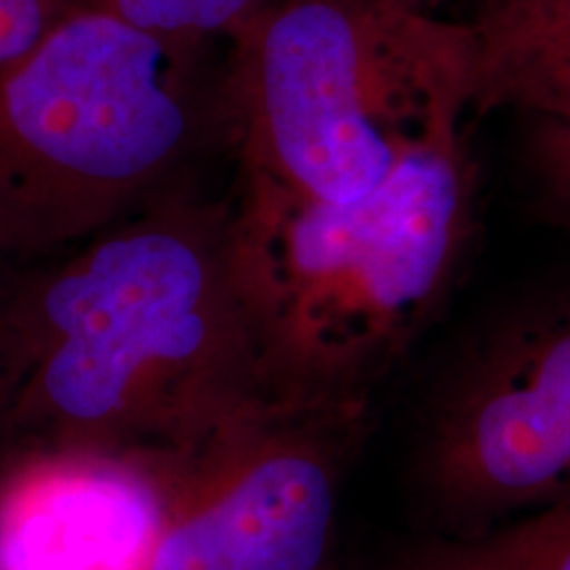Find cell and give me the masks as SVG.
<instances>
[{
    "mask_svg": "<svg viewBox=\"0 0 570 570\" xmlns=\"http://www.w3.org/2000/svg\"><path fill=\"white\" fill-rule=\"evenodd\" d=\"M140 30L188 46L230 40L273 0H88Z\"/></svg>",
    "mask_w": 570,
    "mask_h": 570,
    "instance_id": "10",
    "label": "cell"
},
{
    "mask_svg": "<svg viewBox=\"0 0 570 570\" xmlns=\"http://www.w3.org/2000/svg\"><path fill=\"white\" fill-rule=\"evenodd\" d=\"M420 529L468 537L570 497V298L504 320L449 367L410 458Z\"/></svg>",
    "mask_w": 570,
    "mask_h": 570,
    "instance_id": "6",
    "label": "cell"
},
{
    "mask_svg": "<svg viewBox=\"0 0 570 570\" xmlns=\"http://www.w3.org/2000/svg\"><path fill=\"white\" fill-rule=\"evenodd\" d=\"M537 130L539 164L554 198L570 214V119H531Z\"/></svg>",
    "mask_w": 570,
    "mask_h": 570,
    "instance_id": "12",
    "label": "cell"
},
{
    "mask_svg": "<svg viewBox=\"0 0 570 570\" xmlns=\"http://www.w3.org/2000/svg\"><path fill=\"white\" fill-rule=\"evenodd\" d=\"M465 27L473 111L570 119V0H481Z\"/></svg>",
    "mask_w": 570,
    "mask_h": 570,
    "instance_id": "8",
    "label": "cell"
},
{
    "mask_svg": "<svg viewBox=\"0 0 570 570\" xmlns=\"http://www.w3.org/2000/svg\"><path fill=\"white\" fill-rule=\"evenodd\" d=\"M367 3L377 6H391V9H404V11H420V13H433L436 6L444 0H367Z\"/></svg>",
    "mask_w": 570,
    "mask_h": 570,
    "instance_id": "13",
    "label": "cell"
},
{
    "mask_svg": "<svg viewBox=\"0 0 570 570\" xmlns=\"http://www.w3.org/2000/svg\"><path fill=\"white\" fill-rule=\"evenodd\" d=\"M370 404L267 396L173 458L151 570H336Z\"/></svg>",
    "mask_w": 570,
    "mask_h": 570,
    "instance_id": "5",
    "label": "cell"
},
{
    "mask_svg": "<svg viewBox=\"0 0 570 570\" xmlns=\"http://www.w3.org/2000/svg\"><path fill=\"white\" fill-rule=\"evenodd\" d=\"M267 396L227 198L180 188L82 244L0 259V449L177 458Z\"/></svg>",
    "mask_w": 570,
    "mask_h": 570,
    "instance_id": "1",
    "label": "cell"
},
{
    "mask_svg": "<svg viewBox=\"0 0 570 570\" xmlns=\"http://www.w3.org/2000/svg\"><path fill=\"white\" fill-rule=\"evenodd\" d=\"M88 0H0V69L32 51L71 11Z\"/></svg>",
    "mask_w": 570,
    "mask_h": 570,
    "instance_id": "11",
    "label": "cell"
},
{
    "mask_svg": "<svg viewBox=\"0 0 570 570\" xmlns=\"http://www.w3.org/2000/svg\"><path fill=\"white\" fill-rule=\"evenodd\" d=\"M173 458L0 449V570H151Z\"/></svg>",
    "mask_w": 570,
    "mask_h": 570,
    "instance_id": "7",
    "label": "cell"
},
{
    "mask_svg": "<svg viewBox=\"0 0 570 570\" xmlns=\"http://www.w3.org/2000/svg\"><path fill=\"white\" fill-rule=\"evenodd\" d=\"M465 21L367 0H273L227 40L225 142L238 173L327 204L465 138Z\"/></svg>",
    "mask_w": 570,
    "mask_h": 570,
    "instance_id": "4",
    "label": "cell"
},
{
    "mask_svg": "<svg viewBox=\"0 0 570 570\" xmlns=\"http://www.w3.org/2000/svg\"><path fill=\"white\" fill-rule=\"evenodd\" d=\"M209 48L82 6L0 69V259L82 244L190 188L196 156L225 140Z\"/></svg>",
    "mask_w": 570,
    "mask_h": 570,
    "instance_id": "3",
    "label": "cell"
},
{
    "mask_svg": "<svg viewBox=\"0 0 570 570\" xmlns=\"http://www.w3.org/2000/svg\"><path fill=\"white\" fill-rule=\"evenodd\" d=\"M381 570H570V497L468 537H415Z\"/></svg>",
    "mask_w": 570,
    "mask_h": 570,
    "instance_id": "9",
    "label": "cell"
},
{
    "mask_svg": "<svg viewBox=\"0 0 570 570\" xmlns=\"http://www.w3.org/2000/svg\"><path fill=\"white\" fill-rule=\"evenodd\" d=\"M475 198L465 138L415 154L352 204L238 173L235 269L273 394L373 399L452 291Z\"/></svg>",
    "mask_w": 570,
    "mask_h": 570,
    "instance_id": "2",
    "label": "cell"
}]
</instances>
